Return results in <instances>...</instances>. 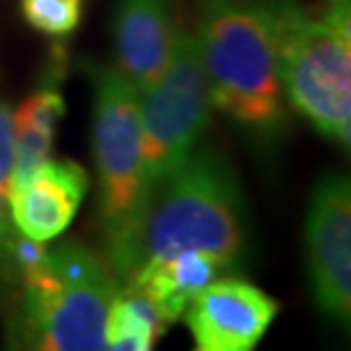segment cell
Here are the masks:
<instances>
[{"instance_id": "52a82bcc", "label": "cell", "mask_w": 351, "mask_h": 351, "mask_svg": "<svg viewBox=\"0 0 351 351\" xmlns=\"http://www.w3.org/2000/svg\"><path fill=\"white\" fill-rule=\"evenodd\" d=\"M306 267L313 301L326 319L351 317V182L326 173L315 182L306 208Z\"/></svg>"}, {"instance_id": "9c48e42d", "label": "cell", "mask_w": 351, "mask_h": 351, "mask_svg": "<svg viewBox=\"0 0 351 351\" xmlns=\"http://www.w3.org/2000/svg\"><path fill=\"white\" fill-rule=\"evenodd\" d=\"M89 189L85 167L73 160H44L32 173L12 182L10 219L21 235L53 242L71 226Z\"/></svg>"}, {"instance_id": "5b68a950", "label": "cell", "mask_w": 351, "mask_h": 351, "mask_svg": "<svg viewBox=\"0 0 351 351\" xmlns=\"http://www.w3.org/2000/svg\"><path fill=\"white\" fill-rule=\"evenodd\" d=\"M94 160L98 171V208L108 265L119 283L132 271L135 240L142 223L144 158L139 89L117 66H94Z\"/></svg>"}, {"instance_id": "7a4b0ae2", "label": "cell", "mask_w": 351, "mask_h": 351, "mask_svg": "<svg viewBox=\"0 0 351 351\" xmlns=\"http://www.w3.org/2000/svg\"><path fill=\"white\" fill-rule=\"evenodd\" d=\"M196 39L213 110L256 137L280 135L287 119L285 91L265 0L206 5Z\"/></svg>"}, {"instance_id": "2e32d148", "label": "cell", "mask_w": 351, "mask_h": 351, "mask_svg": "<svg viewBox=\"0 0 351 351\" xmlns=\"http://www.w3.org/2000/svg\"><path fill=\"white\" fill-rule=\"evenodd\" d=\"M7 196L0 192V251H3L5 237H7Z\"/></svg>"}, {"instance_id": "8fae6325", "label": "cell", "mask_w": 351, "mask_h": 351, "mask_svg": "<svg viewBox=\"0 0 351 351\" xmlns=\"http://www.w3.org/2000/svg\"><path fill=\"white\" fill-rule=\"evenodd\" d=\"M226 271L219 258L203 251H182L162 263L142 265L125 280V290L139 292L156 306L167 324L185 313L196 294Z\"/></svg>"}, {"instance_id": "7c38bea8", "label": "cell", "mask_w": 351, "mask_h": 351, "mask_svg": "<svg viewBox=\"0 0 351 351\" xmlns=\"http://www.w3.org/2000/svg\"><path fill=\"white\" fill-rule=\"evenodd\" d=\"M66 114L64 96L53 87H41L30 94L14 112L16 130V162L12 182L32 173L44 160L51 158L55 135Z\"/></svg>"}, {"instance_id": "30bf717a", "label": "cell", "mask_w": 351, "mask_h": 351, "mask_svg": "<svg viewBox=\"0 0 351 351\" xmlns=\"http://www.w3.org/2000/svg\"><path fill=\"white\" fill-rule=\"evenodd\" d=\"M176 34L171 0H119L112 21L117 69L139 91L162 73Z\"/></svg>"}, {"instance_id": "5bb4252c", "label": "cell", "mask_w": 351, "mask_h": 351, "mask_svg": "<svg viewBox=\"0 0 351 351\" xmlns=\"http://www.w3.org/2000/svg\"><path fill=\"white\" fill-rule=\"evenodd\" d=\"M25 23L48 37H69L82 19L80 0H21Z\"/></svg>"}, {"instance_id": "3957f363", "label": "cell", "mask_w": 351, "mask_h": 351, "mask_svg": "<svg viewBox=\"0 0 351 351\" xmlns=\"http://www.w3.org/2000/svg\"><path fill=\"white\" fill-rule=\"evenodd\" d=\"M285 98L322 137L351 142V10L265 0Z\"/></svg>"}, {"instance_id": "8992f818", "label": "cell", "mask_w": 351, "mask_h": 351, "mask_svg": "<svg viewBox=\"0 0 351 351\" xmlns=\"http://www.w3.org/2000/svg\"><path fill=\"white\" fill-rule=\"evenodd\" d=\"M144 203L187 162L210 125L213 103L196 34L176 27L162 73L139 91ZM146 213V210H144Z\"/></svg>"}, {"instance_id": "e0dca14e", "label": "cell", "mask_w": 351, "mask_h": 351, "mask_svg": "<svg viewBox=\"0 0 351 351\" xmlns=\"http://www.w3.org/2000/svg\"><path fill=\"white\" fill-rule=\"evenodd\" d=\"M324 5L333 10H351V0H324Z\"/></svg>"}, {"instance_id": "6da1fadb", "label": "cell", "mask_w": 351, "mask_h": 351, "mask_svg": "<svg viewBox=\"0 0 351 351\" xmlns=\"http://www.w3.org/2000/svg\"><path fill=\"white\" fill-rule=\"evenodd\" d=\"M249 249V213L226 156L203 146L151 196L135 240L132 271L182 251H203L235 269ZM128 276V278H130Z\"/></svg>"}, {"instance_id": "277c9868", "label": "cell", "mask_w": 351, "mask_h": 351, "mask_svg": "<svg viewBox=\"0 0 351 351\" xmlns=\"http://www.w3.org/2000/svg\"><path fill=\"white\" fill-rule=\"evenodd\" d=\"M19 333L25 347L41 351H103L105 317L119 280L105 258L64 242L19 271Z\"/></svg>"}, {"instance_id": "9a60e30c", "label": "cell", "mask_w": 351, "mask_h": 351, "mask_svg": "<svg viewBox=\"0 0 351 351\" xmlns=\"http://www.w3.org/2000/svg\"><path fill=\"white\" fill-rule=\"evenodd\" d=\"M14 162H16V130L14 112L5 101H0V192L10 194Z\"/></svg>"}, {"instance_id": "4fadbf2b", "label": "cell", "mask_w": 351, "mask_h": 351, "mask_svg": "<svg viewBox=\"0 0 351 351\" xmlns=\"http://www.w3.org/2000/svg\"><path fill=\"white\" fill-rule=\"evenodd\" d=\"M169 326L156 306L139 292H117L105 317V349L149 351L156 347L160 333Z\"/></svg>"}, {"instance_id": "ba28073f", "label": "cell", "mask_w": 351, "mask_h": 351, "mask_svg": "<svg viewBox=\"0 0 351 351\" xmlns=\"http://www.w3.org/2000/svg\"><path fill=\"white\" fill-rule=\"evenodd\" d=\"M278 301L242 278L206 285L185 308V324L199 351H251L269 331Z\"/></svg>"}, {"instance_id": "ac0fdd59", "label": "cell", "mask_w": 351, "mask_h": 351, "mask_svg": "<svg viewBox=\"0 0 351 351\" xmlns=\"http://www.w3.org/2000/svg\"><path fill=\"white\" fill-rule=\"evenodd\" d=\"M213 3H221V0H203V5H213Z\"/></svg>"}]
</instances>
